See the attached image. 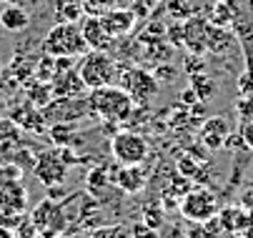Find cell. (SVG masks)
Segmentation results:
<instances>
[{"mask_svg":"<svg viewBox=\"0 0 253 238\" xmlns=\"http://www.w3.org/2000/svg\"><path fill=\"white\" fill-rule=\"evenodd\" d=\"M18 141H20V128L15 125V120L0 123V153H13Z\"/></svg>","mask_w":253,"mask_h":238,"instance_id":"d6986e66","label":"cell"},{"mask_svg":"<svg viewBox=\"0 0 253 238\" xmlns=\"http://www.w3.org/2000/svg\"><path fill=\"white\" fill-rule=\"evenodd\" d=\"M85 98H88V111L105 123H123L133 116V108H135L128 90L121 88L118 83L93 88L88 90Z\"/></svg>","mask_w":253,"mask_h":238,"instance_id":"6da1fadb","label":"cell"},{"mask_svg":"<svg viewBox=\"0 0 253 238\" xmlns=\"http://www.w3.org/2000/svg\"><path fill=\"white\" fill-rule=\"evenodd\" d=\"M65 238H90V233L85 236V233H70V236H65Z\"/></svg>","mask_w":253,"mask_h":238,"instance_id":"f1b7e54d","label":"cell"},{"mask_svg":"<svg viewBox=\"0 0 253 238\" xmlns=\"http://www.w3.org/2000/svg\"><path fill=\"white\" fill-rule=\"evenodd\" d=\"M48 133H50V138L60 146V148H65L70 141H73V123H50L48 125Z\"/></svg>","mask_w":253,"mask_h":238,"instance_id":"44dd1931","label":"cell"},{"mask_svg":"<svg viewBox=\"0 0 253 238\" xmlns=\"http://www.w3.org/2000/svg\"><path fill=\"white\" fill-rule=\"evenodd\" d=\"M0 80H3V60H0Z\"/></svg>","mask_w":253,"mask_h":238,"instance_id":"4dcf8cb0","label":"cell"},{"mask_svg":"<svg viewBox=\"0 0 253 238\" xmlns=\"http://www.w3.org/2000/svg\"><path fill=\"white\" fill-rule=\"evenodd\" d=\"M15 178H20L18 168L10 165V163H3V160H0V186L8 183V181H15Z\"/></svg>","mask_w":253,"mask_h":238,"instance_id":"d4e9b609","label":"cell"},{"mask_svg":"<svg viewBox=\"0 0 253 238\" xmlns=\"http://www.w3.org/2000/svg\"><path fill=\"white\" fill-rule=\"evenodd\" d=\"M103 23H105L108 30H111V36L118 40L121 36H126V33L133 30V25H135V13H133L130 8H126V5H116L113 10H108V13L103 15Z\"/></svg>","mask_w":253,"mask_h":238,"instance_id":"7c38bea8","label":"cell"},{"mask_svg":"<svg viewBox=\"0 0 253 238\" xmlns=\"http://www.w3.org/2000/svg\"><path fill=\"white\" fill-rule=\"evenodd\" d=\"M90 238H130V231L126 226H103V228H93Z\"/></svg>","mask_w":253,"mask_h":238,"instance_id":"603a6c76","label":"cell"},{"mask_svg":"<svg viewBox=\"0 0 253 238\" xmlns=\"http://www.w3.org/2000/svg\"><path fill=\"white\" fill-rule=\"evenodd\" d=\"M35 238H58V236H55V233H43V231H41V233L35 236Z\"/></svg>","mask_w":253,"mask_h":238,"instance_id":"f546056e","label":"cell"},{"mask_svg":"<svg viewBox=\"0 0 253 238\" xmlns=\"http://www.w3.org/2000/svg\"><path fill=\"white\" fill-rule=\"evenodd\" d=\"M0 25H3L8 33H23L30 25V15L20 5H8L3 13H0Z\"/></svg>","mask_w":253,"mask_h":238,"instance_id":"5bb4252c","label":"cell"},{"mask_svg":"<svg viewBox=\"0 0 253 238\" xmlns=\"http://www.w3.org/2000/svg\"><path fill=\"white\" fill-rule=\"evenodd\" d=\"M130 238H158V231L151 228V226H146V223H143V226L138 223V226H133Z\"/></svg>","mask_w":253,"mask_h":238,"instance_id":"484cf974","label":"cell"},{"mask_svg":"<svg viewBox=\"0 0 253 238\" xmlns=\"http://www.w3.org/2000/svg\"><path fill=\"white\" fill-rule=\"evenodd\" d=\"M78 73H81L88 90L118 83V78H121L118 60L111 55V50H88L85 55H81L78 58Z\"/></svg>","mask_w":253,"mask_h":238,"instance_id":"3957f363","label":"cell"},{"mask_svg":"<svg viewBox=\"0 0 253 238\" xmlns=\"http://www.w3.org/2000/svg\"><path fill=\"white\" fill-rule=\"evenodd\" d=\"M118 85L128 90L133 103H148V100L156 98L158 90H161L158 78L151 71H143V68H130V71H126L118 78Z\"/></svg>","mask_w":253,"mask_h":238,"instance_id":"52a82bcc","label":"cell"},{"mask_svg":"<svg viewBox=\"0 0 253 238\" xmlns=\"http://www.w3.org/2000/svg\"><path fill=\"white\" fill-rule=\"evenodd\" d=\"M208 30H211V25L203 18H193V20L186 23V28H183V43L191 48V53H206Z\"/></svg>","mask_w":253,"mask_h":238,"instance_id":"4fadbf2b","label":"cell"},{"mask_svg":"<svg viewBox=\"0 0 253 238\" xmlns=\"http://www.w3.org/2000/svg\"><path fill=\"white\" fill-rule=\"evenodd\" d=\"M0 206L13 211V213H25L28 211V188L20 183V178L0 186Z\"/></svg>","mask_w":253,"mask_h":238,"instance_id":"8fae6325","label":"cell"},{"mask_svg":"<svg viewBox=\"0 0 253 238\" xmlns=\"http://www.w3.org/2000/svg\"><path fill=\"white\" fill-rule=\"evenodd\" d=\"M81 5H83V13L85 15H98L103 18L108 10H113L118 5V0H81Z\"/></svg>","mask_w":253,"mask_h":238,"instance_id":"7402d4cb","label":"cell"},{"mask_svg":"<svg viewBox=\"0 0 253 238\" xmlns=\"http://www.w3.org/2000/svg\"><path fill=\"white\" fill-rule=\"evenodd\" d=\"M68 165H70L68 148L58 146V148L45 151V153L38 156V160H35V176H38V181H43L48 188H55V186L65 183Z\"/></svg>","mask_w":253,"mask_h":238,"instance_id":"5b68a950","label":"cell"},{"mask_svg":"<svg viewBox=\"0 0 253 238\" xmlns=\"http://www.w3.org/2000/svg\"><path fill=\"white\" fill-rule=\"evenodd\" d=\"M143 181H146V176H143V168L140 165H121V171L116 176V183L126 191V193H135L143 188Z\"/></svg>","mask_w":253,"mask_h":238,"instance_id":"9a60e30c","label":"cell"},{"mask_svg":"<svg viewBox=\"0 0 253 238\" xmlns=\"http://www.w3.org/2000/svg\"><path fill=\"white\" fill-rule=\"evenodd\" d=\"M236 231L226 223V218L221 213H215L213 218L201 223V238H233Z\"/></svg>","mask_w":253,"mask_h":238,"instance_id":"e0dca14e","label":"cell"},{"mask_svg":"<svg viewBox=\"0 0 253 238\" xmlns=\"http://www.w3.org/2000/svg\"><path fill=\"white\" fill-rule=\"evenodd\" d=\"M111 153L121 165H140L148 158V141L140 133L133 130H123L116 133L111 141Z\"/></svg>","mask_w":253,"mask_h":238,"instance_id":"8992f818","label":"cell"},{"mask_svg":"<svg viewBox=\"0 0 253 238\" xmlns=\"http://www.w3.org/2000/svg\"><path fill=\"white\" fill-rule=\"evenodd\" d=\"M218 198H215V193L211 188H191L183 200H180V216H183L186 221L191 223H203L208 218H213L215 213H218Z\"/></svg>","mask_w":253,"mask_h":238,"instance_id":"277c9868","label":"cell"},{"mask_svg":"<svg viewBox=\"0 0 253 238\" xmlns=\"http://www.w3.org/2000/svg\"><path fill=\"white\" fill-rule=\"evenodd\" d=\"M50 85H53L55 98H78V95L88 93V88L78 73V63L70 68H63V71H55V76L50 78Z\"/></svg>","mask_w":253,"mask_h":238,"instance_id":"9c48e42d","label":"cell"},{"mask_svg":"<svg viewBox=\"0 0 253 238\" xmlns=\"http://www.w3.org/2000/svg\"><path fill=\"white\" fill-rule=\"evenodd\" d=\"M231 45H233V36L228 30H221V28H211L208 30L206 50H211V53H226Z\"/></svg>","mask_w":253,"mask_h":238,"instance_id":"ffe728a7","label":"cell"},{"mask_svg":"<svg viewBox=\"0 0 253 238\" xmlns=\"http://www.w3.org/2000/svg\"><path fill=\"white\" fill-rule=\"evenodd\" d=\"M241 141H243V146L248 151H253V120H248V123L241 125Z\"/></svg>","mask_w":253,"mask_h":238,"instance_id":"4316f807","label":"cell"},{"mask_svg":"<svg viewBox=\"0 0 253 238\" xmlns=\"http://www.w3.org/2000/svg\"><path fill=\"white\" fill-rule=\"evenodd\" d=\"M161 238H186V236H183V233H180L178 228H168V231H166V233H163Z\"/></svg>","mask_w":253,"mask_h":238,"instance_id":"83f0119b","label":"cell"},{"mask_svg":"<svg viewBox=\"0 0 253 238\" xmlns=\"http://www.w3.org/2000/svg\"><path fill=\"white\" fill-rule=\"evenodd\" d=\"M81 33H83V38H85V45L88 50H111L116 38L111 36V30L105 28L103 18L98 15H85L81 23Z\"/></svg>","mask_w":253,"mask_h":238,"instance_id":"ba28073f","label":"cell"},{"mask_svg":"<svg viewBox=\"0 0 253 238\" xmlns=\"http://www.w3.org/2000/svg\"><path fill=\"white\" fill-rule=\"evenodd\" d=\"M43 53L50 58H81L88 53L78 23H55L43 38Z\"/></svg>","mask_w":253,"mask_h":238,"instance_id":"7a4b0ae2","label":"cell"},{"mask_svg":"<svg viewBox=\"0 0 253 238\" xmlns=\"http://www.w3.org/2000/svg\"><path fill=\"white\" fill-rule=\"evenodd\" d=\"M193 90L198 93V98H201V100H206V98H211V95H213L215 85H213V80H208L206 76H201V78H196V80H193Z\"/></svg>","mask_w":253,"mask_h":238,"instance_id":"cb8c5ba5","label":"cell"},{"mask_svg":"<svg viewBox=\"0 0 253 238\" xmlns=\"http://www.w3.org/2000/svg\"><path fill=\"white\" fill-rule=\"evenodd\" d=\"M83 5L81 0H58L55 3V20L58 23H78L83 18Z\"/></svg>","mask_w":253,"mask_h":238,"instance_id":"ac0fdd59","label":"cell"},{"mask_svg":"<svg viewBox=\"0 0 253 238\" xmlns=\"http://www.w3.org/2000/svg\"><path fill=\"white\" fill-rule=\"evenodd\" d=\"M228 135H231V123L221 116L215 118H208L203 125H201V141L208 151H221L226 143H228Z\"/></svg>","mask_w":253,"mask_h":238,"instance_id":"30bf717a","label":"cell"},{"mask_svg":"<svg viewBox=\"0 0 253 238\" xmlns=\"http://www.w3.org/2000/svg\"><path fill=\"white\" fill-rule=\"evenodd\" d=\"M25 88H28L25 95H28V100H30V106H35V108H45L50 100L55 98V95H53L50 80H38V78H35V80L28 83Z\"/></svg>","mask_w":253,"mask_h":238,"instance_id":"2e32d148","label":"cell"}]
</instances>
